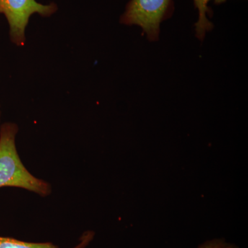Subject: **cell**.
Returning a JSON list of instances; mask_svg holds the SVG:
<instances>
[{"mask_svg":"<svg viewBox=\"0 0 248 248\" xmlns=\"http://www.w3.org/2000/svg\"><path fill=\"white\" fill-rule=\"evenodd\" d=\"M58 11L55 3L44 5L35 0H0V14L7 19L10 38L19 46L25 45V30L32 15L50 17Z\"/></svg>","mask_w":248,"mask_h":248,"instance_id":"2","label":"cell"},{"mask_svg":"<svg viewBox=\"0 0 248 248\" xmlns=\"http://www.w3.org/2000/svg\"><path fill=\"white\" fill-rule=\"evenodd\" d=\"M18 130L13 122L0 126V187H17L47 197L52 193L50 184L32 175L19 157L16 143Z\"/></svg>","mask_w":248,"mask_h":248,"instance_id":"1","label":"cell"},{"mask_svg":"<svg viewBox=\"0 0 248 248\" xmlns=\"http://www.w3.org/2000/svg\"><path fill=\"white\" fill-rule=\"evenodd\" d=\"M1 107H0V123H1Z\"/></svg>","mask_w":248,"mask_h":248,"instance_id":"7","label":"cell"},{"mask_svg":"<svg viewBox=\"0 0 248 248\" xmlns=\"http://www.w3.org/2000/svg\"><path fill=\"white\" fill-rule=\"evenodd\" d=\"M197 248H239L236 244L227 242L224 239H214L205 241Z\"/></svg>","mask_w":248,"mask_h":248,"instance_id":"6","label":"cell"},{"mask_svg":"<svg viewBox=\"0 0 248 248\" xmlns=\"http://www.w3.org/2000/svg\"><path fill=\"white\" fill-rule=\"evenodd\" d=\"M210 0H194L196 7L199 11V20L196 23V32L199 38L202 40L206 31H210L213 28V24L207 18L208 12V3ZM217 2H221L225 0H215Z\"/></svg>","mask_w":248,"mask_h":248,"instance_id":"5","label":"cell"},{"mask_svg":"<svg viewBox=\"0 0 248 248\" xmlns=\"http://www.w3.org/2000/svg\"><path fill=\"white\" fill-rule=\"evenodd\" d=\"M170 0H131L121 17L126 25H138L143 29L148 38L158 37L159 25Z\"/></svg>","mask_w":248,"mask_h":248,"instance_id":"3","label":"cell"},{"mask_svg":"<svg viewBox=\"0 0 248 248\" xmlns=\"http://www.w3.org/2000/svg\"><path fill=\"white\" fill-rule=\"evenodd\" d=\"M94 232H85L80 237L79 243L73 248H86L93 241ZM0 248H59L56 245L50 242L31 243L19 241L14 238L0 236Z\"/></svg>","mask_w":248,"mask_h":248,"instance_id":"4","label":"cell"}]
</instances>
